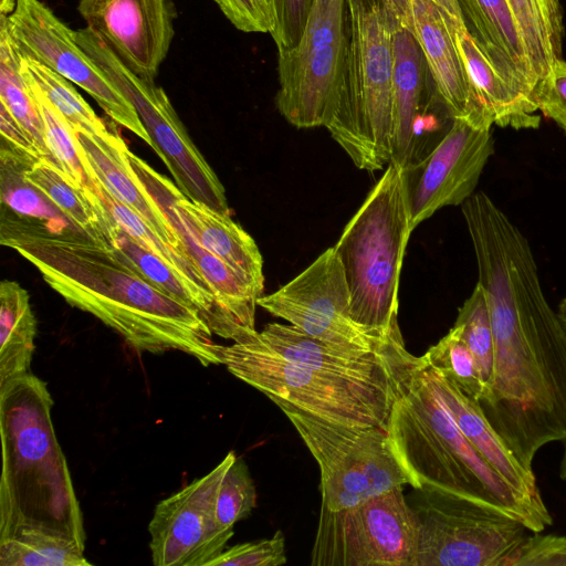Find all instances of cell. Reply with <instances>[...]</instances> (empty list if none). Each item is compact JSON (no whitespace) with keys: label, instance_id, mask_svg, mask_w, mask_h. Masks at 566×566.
Wrapping results in <instances>:
<instances>
[{"label":"cell","instance_id":"cell-48","mask_svg":"<svg viewBox=\"0 0 566 566\" xmlns=\"http://www.w3.org/2000/svg\"><path fill=\"white\" fill-rule=\"evenodd\" d=\"M18 0H0V14L9 15L15 9Z\"/></svg>","mask_w":566,"mask_h":566},{"label":"cell","instance_id":"cell-34","mask_svg":"<svg viewBox=\"0 0 566 566\" xmlns=\"http://www.w3.org/2000/svg\"><path fill=\"white\" fill-rule=\"evenodd\" d=\"M20 65L21 72L42 91L73 130L103 138L117 134L107 128L69 80L22 54Z\"/></svg>","mask_w":566,"mask_h":566},{"label":"cell","instance_id":"cell-25","mask_svg":"<svg viewBox=\"0 0 566 566\" xmlns=\"http://www.w3.org/2000/svg\"><path fill=\"white\" fill-rule=\"evenodd\" d=\"M175 207L196 242L227 263L262 296L263 258L253 238L230 214L188 199L180 189Z\"/></svg>","mask_w":566,"mask_h":566},{"label":"cell","instance_id":"cell-1","mask_svg":"<svg viewBox=\"0 0 566 566\" xmlns=\"http://www.w3.org/2000/svg\"><path fill=\"white\" fill-rule=\"evenodd\" d=\"M494 339L493 374L480 407L527 469L566 439V331L543 292L531 244L488 195L461 208Z\"/></svg>","mask_w":566,"mask_h":566},{"label":"cell","instance_id":"cell-7","mask_svg":"<svg viewBox=\"0 0 566 566\" xmlns=\"http://www.w3.org/2000/svg\"><path fill=\"white\" fill-rule=\"evenodd\" d=\"M212 352L238 379L327 421L387 429L400 389L319 373L292 363L259 336L256 329L231 345H212ZM406 384V382H405Z\"/></svg>","mask_w":566,"mask_h":566},{"label":"cell","instance_id":"cell-3","mask_svg":"<svg viewBox=\"0 0 566 566\" xmlns=\"http://www.w3.org/2000/svg\"><path fill=\"white\" fill-rule=\"evenodd\" d=\"M52 407L45 382L30 373L0 387V541L40 530L85 547L80 502L56 440Z\"/></svg>","mask_w":566,"mask_h":566},{"label":"cell","instance_id":"cell-28","mask_svg":"<svg viewBox=\"0 0 566 566\" xmlns=\"http://www.w3.org/2000/svg\"><path fill=\"white\" fill-rule=\"evenodd\" d=\"M36 321L30 297L18 282L0 283V387L29 373Z\"/></svg>","mask_w":566,"mask_h":566},{"label":"cell","instance_id":"cell-42","mask_svg":"<svg viewBox=\"0 0 566 566\" xmlns=\"http://www.w3.org/2000/svg\"><path fill=\"white\" fill-rule=\"evenodd\" d=\"M234 28L270 33L275 28V0H213Z\"/></svg>","mask_w":566,"mask_h":566},{"label":"cell","instance_id":"cell-44","mask_svg":"<svg viewBox=\"0 0 566 566\" xmlns=\"http://www.w3.org/2000/svg\"><path fill=\"white\" fill-rule=\"evenodd\" d=\"M313 0H275V28L271 35L277 51L294 46L301 39Z\"/></svg>","mask_w":566,"mask_h":566},{"label":"cell","instance_id":"cell-46","mask_svg":"<svg viewBox=\"0 0 566 566\" xmlns=\"http://www.w3.org/2000/svg\"><path fill=\"white\" fill-rule=\"evenodd\" d=\"M394 24H402L413 31L410 0H380Z\"/></svg>","mask_w":566,"mask_h":566},{"label":"cell","instance_id":"cell-38","mask_svg":"<svg viewBox=\"0 0 566 566\" xmlns=\"http://www.w3.org/2000/svg\"><path fill=\"white\" fill-rule=\"evenodd\" d=\"M424 361L449 377L467 396L478 401L484 386L473 354L453 327L422 356Z\"/></svg>","mask_w":566,"mask_h":566},{"label":"cell","instance_id":"cell-23","mask_svg":"<svg viewBox=\"0 0 566 566\" xmlns=\"http://www.w3.org/2000/svg\"><path fill=\"white\" fill-rule=\"evenodd\" d=\"M458 1L469 33L495 70L515 90L536 102L538 81L506 0Z\"/></svg>","mask_w":566,"mask_h":566},{"label":"cell","instance_id":"cell-26","mask_svg":"<svg viewBox=\"0 0 566 566\" xmlns=\"http://www.w3.org/2000/svg\"><path fill=\"white\" fill-rule=\"evenodd\" d=\"M96 200L102 216L105 239L116 254L161 292L196 307L212 333L223 338L222 317L214 297L200 290L158 255L137 243L109 217L97 196Z\"/></svg>","mask_w":566,"mask_h":566},{"label":"cell","instance_id":"cell-32","mask_svg":"<svg viewBox=\"0 0 566 566\" xmlns=\"http://www.w3.org/2000/svg\"><path fill=\"white\" fill-rule=\"evenodd\" d=\"M25 177L77 230L95 238L105 237L101 211L93 197L73 185L57 168L39 159L27 169Z\"/></svg>","mask_w":566,"mask_h":566},{"label":"cell","instance_id":"cell-30","mask_svg":"<svg viewBox=\"0 0 566 566\" xmlns=\"http://www.w3.org/2000/svg\"><path fill=\"white\" fill-rule=\"evenodd\" d=\"M36 160L39 159L14 150L1 139V205L21 217L41 221L53 228L74 227L64 214L27 179V169Z\"/></svg>","mask_w":566,"mask_h":566},{"label":"cell","instance_id":"cell-11","mask_svg":"<svg viewBox=\"0 0 566 566\" xmlns=\"http://www.w3.org/2000/svg\"><path fill=\"white\" fill-rule=\"evenodd\" d=\"M346 46L345 0H313L298 42L277 51L275 104L291 125L325 126L339 92Z\"/></svg>","mask_w":566,"mask_h":566},{"label":"cell","instance_id":"cell-45","mask_svg":"<svg viewBox=\"0 0 566 566\" xmlns=\"http://www.w3.org/2000/svg\"><path fill=\"white\" fill-rule=\"evenodd\" d=\"M1 139L17 151L44 159L32 136L19 124L8 108L0 103Z\"/></svg>","mask_w":566,"mask_h":566},{"label":"cell","instance_id":"cell-13","mask_svg":"<svg viewBox=\"0 0 566 566\" xmlns=\"http://www.w3.org/2000/svg\"><path fill=\"white\" fill-rule=\"evenodd\" d=\"M256 304L310 336L338 346L382 350L403 342L400 332L384 338L353 319L344 270L333 247L287 284L260 296Z\"/></svg>","mask_w":566,"mask_h":566},{"label":"cell","instance_id":"cell-16","mask_svg":"<svg viewBox=\"0 0 566 566\" xmlns=\"http://www.w3.org/2000/svg\"><path fill=\"white\" fill-rule=\"evenodd\" d=\"M493 154L491 128L452 119L450 129L430 154L405 169L412 230L441 208L468 200Z\"/></svg>","mask_w":566,"mask_h":566},{"label":"cell","instance_id":"cell-27","mask_svg":"<svg viewBox=\"0 0 566 566\" xmlns=\"http://www.w3.org/2000/svg\"><path fill=\"white\" fill-rule=\"evenodd\" d=\"M449 24V23H448ZM469 77L492 115L494 125L513 129H536L541 124L536 102L528 98L495 70L467 27L449 24Z\"/></svg>","mask_w":566,"mask_h":566},{"label":"cell","instance_id":"cell-49","mask_svg":"<svg viewBox=\"0 0 566 566\" xmlns=\"http://www.w3.org/2000/svg\"><path fill=\"white\" fill-rule=\"evenodd\" d=\"M557 315L566 331V297H564L557 306Z\"/></svg>","mask_w":566,"mask_h":566},{"label":"cell","instance_id":"cell-31","mask_svg":"<svg viewBox=\"0 0 566 566\" xmlns=\"http://www.w3.org/2000/svg\"><path fill=\"white\" fill-rule=\"evenodd\" d=\"M20 62L21 54L10 36L6 17L0 14V103L32 136L44 160L57 168L46 147L42 117Z\"/></svg>","mask_w":566,"mask_h":566},{"label":"cell","instance_id":"cell-37","mask_svg":"<svg viewBox=\"0 0 566 566\" xmlns=\"http://www.w3.org/2000/svg\"><path fill=\"white\" fill-rule=\"evenodd\" d=\"M454 325L460 327L461 337L474 356L484 395L492 380L494 339L488 304L478 283L459 308Z\"/></svg>","mask_w":566,"mask_h":566},{"label":"cell","instance_id":"cell-47","mask_svg":"<svg viewBox=\"0 0 566 566\" xmlns=\"http://www.w3.org/2000/svg\"><path fill=\"white\" fill-rule=\"evenodd\" d=\"M444 14L452 28L465 27L458 0H430Z\"/></svg>","mask_w":566,"mask_h":566},{"label":"cell","instance_id":"cell-14","mask_svg":"<svg viewBox=\"0 0 566 566\" xmlns=\"http://www.w3.org/2000/svg\"><path fill=\"white\" fill-rule=\"evenodd\" d=\"M8 31L19 52L48 66L88 93L117 124L151 146L135 107L90 55L75 31L40 0H18L6 15Z\"/></svg>","mask_w":566,"mask_h":566},{"label":"cell","instance_id":"cell-39","mask_svg":"<svg viewBox=\"0 0 566 566\" xmlns=\"http://www.w3.org/2000/svg\"><path fill=\"white\" fill-rule=\"evenodd\" d=\"M256 504V491L247 464L238 457L228 469L217 496V518L224 527L248 517Z\"/></svg>","mask_w":566,"mask_h":566},{"label":"cell","instance_id":"cell-15","mask_svg":"<svg viewBox=\"0 0 566 566\" xmlns=\"http://www.w3.org/2000/svg\"><path fill=\"white\" fill-rule=\"evenodd\" d=\"M235 458L230 451L209 473L156 505L148 525L154 565L208 566L226 549L234 531L219 523L217 496Z\"/></svg>","mask_w":566,"mask_h":566},{"label":"cell","instance_id":"cell-22","mask_svg":"<svg viewBox=\"0 0 566 566\" xmlns=\"http://www.w3.org/2000/svg\"><path fill=\"white\" fill-rule=\"evenodd\" d=\"M73 132L90 177L93 175L114 198L136 212L159 238L182 253L180 241L164 212L132 170L126 158L128 147L120 135L103 138L84 132Z\"/></svg>","mask_w":566,"mask_h":566},{"label":"cell","instance_id":"cell-21","mask_svg":"<svg viewBox=\"0 0 566 566\" xmlns=\"http://www.w3.org/2000/svg\"><path fill=\"white\" fill-rule=\"evenodd\" d=\"M422 370L460 431L490 467L534 504L546 507L533 470L514 457L485 418L480 403L440 370L428 365L423 357Z\"/></svg>","mask_w":566,"mask_h":566},{"label":"cell","instance_id":"cell-41","mask_svg":"<svg viewBox=\"0 0 566 566\" xmlns=\"http://www.w3.org/2000/svg\"><path fill=\"white\" fill-rule=\"evenodd\" d=\"M499 566H566V535L526 536Z\"/></svg>","mask_w":566,"mask_h":566},{"label":"cell","instance_id":"cell-36","mask_svg":"<svg viewBox=\"0 0 566 566\" xmlns=\"http://www.w3.org/2000/svg\"><path fill=\"white\" fill-rule=\"evenodd\" d=\"M22 75L39 107L45 144L57 169L77 188H91L93 180L82 163L73 129L42 91L23 73Z\"/></svg>","mask_w":566,"mask_h":566},{"label":"cell","instance_id":"cell-17","mask_svg":"<svg viewBox=\"0 0 566 566\" xmlns=\"http://www.w3.org/2000/svg\"><path fill=\"white\" fill-rule=\"evenodd\" d=\"M77 11L132 72L155 81L175 35L172 0H78Z\"/></svg>","mask_w":566,"mask_h":566},{"label":"cell","instance_id":"cell-6","mask_svg":"<svg viewBox=\"0 0 566 566\" xmlns=\"http://www.w3.org/2000/svg\"><path fill=\"white\" fill-rule=\"evenodd\" d=\"M411 232L405 169L389 164L333 247L353 319L384 338L400 332L398 285Z\"/></svg>","mask_w":566,"mask_h":566},{"label":"cell","instance_id":"cell-29","mask_svg":"<svg viewBox=\"0 0 566 566\" xmlns=\"http://www.w3.org/2000/svg\"><path fill=\"white\" fill-rule=\"evenodd\" d=\"M538 83L562 59L564 35L559 0H506Z\"/></svg>","mask_w":566,"mask_h":566},{"label":"cell","instance_id":"cell-2","mask_svg":"<svg viewBox=\"0 0 566 566\" xmlns=\"http://www.w3.org/2000/svg\"><path fill=\"white\" fill-rule=\"evenodd\" d=\"M0 243L30 262L71 306L98 318L134 349L180 350L203 366L219 365L201 313L154 286L105 237L53 228L2 206Z\"/></svg>","mask_w":566,"mask_h":566},{"label":"cell","instance_id":"cell-33","mask_svg":"<svg viewBox=\"0 0 566 566\" xmlns=\"http://www.w3.org/2000/svg\"><path fill=\"white\" fill-rule=\"evenodd\" d=\"M73 538L46 531L24 530L0 541L1 566H90Z\"/></svg>","mask_w":566,"mask_h":566},{"label":"cell","instance_id":"cell-18","mask_svg":"<svg viewBox=\"0 0 566 566\" xmlns=\"http://www.w3.org/2000/svg\"><path fill=\"white\" fill-rule=\"evenodd\" d=\"M260 338L285 359L319 373L400 389L421 357L411 355L403 342L382 350H366L319 340L294 325L271 323Z\"/></svg>","mask_w":566,"mask_h":566},{"label":"cell","instance_id":"cell-4","mask_svg":"<svg viewBox=\"0 0 566 566\" xmlns=\"http://www.w3.org/2000/svg\"><path fill=\"white\" fill-rule=\"evenodd\" d=\"M387 433L413 489L465 497L541 533L553 524L547 507L512 488L460 431L422 370V357L395 400Z\"/></svg>","mask_w":566,"mask_h":566},{"label":"cell","instance_id":"cell-20","mask_svg":"<svg viewBox=\"0 0 566 566\" xmlns=\"http://www.w3.org/2000/svg\"><path fill=\"white\" fill-rule=\"evenodd\" d=\"M412 28L437 94L452 119L491 128V113L475 91L448 21L430 0H410Z\"/></svg>","mask_w":566,"mask_h":566},{"label":"cell","instance_id":"cell-43","mask_svg":"<svg viewBox=\"0 0 566 566\" xmlns=\"http://www.w3.org/2000/svg\"><path fill=\"white\" fill-rule=\"evenodd\" d=\"M535 98L538 111L566 135V62L557 60L538 83Z\"/></svg>","mask_w":566,"mask_h":566},{"label":"cell","instance_id":"cell-9","mask_svg":"<svg viewBox=\"0 0 566 566\" xmlns=\"http://www.w3.org/2000/svg\"><path fill=\"white\" fill-rule=\"evenodd\" d=\"M80 46L135 107L151 147L190 200L230 214L224 187L190 139L165 91L132 72L90 28L75 31Z\"/></svg>","mask_w":566,"mask_h":566},{"label":"cell","instance_id":"cell-24","mask_svg":"<svg viewBox=\"0 0 566 566\" xmlns=\"http://www.w3.org/2000/svg\"><path fill=\"white\" fill-rule=\"evenodd\" d=\"M426 60L413 31L392 28V138L390 164L406 169L415 163Z\"/></svg>","mask_w":566,"mask_h":566},{"label":"cell","instance_id":"cell-5","mask_svg":"<svg viewBox=\"0 0 566 566\" xmlns=\"http://www.w3.org/2000/svg\"><path fill=\"white\" fill-rule=\"evenodd\" d=\"M347 46L335 106L325 124L363 170L391 160L392 28L380 0H345Z\"/></svg>","mask_w":566,"mask_h":566},{"label":"cell","instance_id":"cell-35","mask_svg":"<svg viewBox=\"0 0 566 566\" xmlns=\"http://www.w3.org/2000/svg\"><path fill=\"white\" fill-rule=\"evenodd\" d=\"M92 179L93 186L91 189L96 193L99 202L109 217L123 230H125L137 243L158 255L176 271L196 284L200 290L210 294L216 300L211 287L187 255L159 238L136 212L114 198L93 175Z\"/></svg>","mask_w":566,"mask_h":566},{"label":"cell","instance_id":"cell-8","mask_svg":"<svg viewBox=\"0 0 566 566\" xmlns=\"http://www.w3.org/2000/svg\"><path fill=\"white\" fill-rule=\"evenodd\" d=\"M287 417L318 464L322 505L339 511L409 484L387 430L346 426L308 413L281 399H271Z\"/></svg>","mask_w":566,"mask_h":566},{"label":"cell","instance_id":"cell-50","mask_svg":"<svg viewBox=\"0 0 566 566\" xmlns=\"http://www.w3.org/2000/svg\"><path fill=\"white\" fill-rule=\"evenodd\" d=\"M562 442L564 446V452L559 465V478L566 482V439H564Z\"/></svg>","mask_w":566,"mask_h":566},{"label":"cell","instance_id":"cell-19","mask_svg":"<svg viewBox=\"0 0 566 566\" xmlns=\"http://www.w3.org/2000/svg\"><path fill=\"white\" fill-rule=\"evenodd\" d=\"M126 158L134 174L167 218L180 241L182 253L192 261L211 287L222 316L224 338L237 342L255 331L254 314L260 296L227 263L203 249L192 238L175 207L179 192L177 185L129 149L126 151Z\"/></svg>","mask_w":566,"mask_h":566},{"label":"cell","instance_id":"cell-12","mask_svg":"<svg viewBox=\"0 0 566 566\" xmlns=\"http://www.w3.org/2000/svg\"><path fill=\"white\" fill-rule=\"evenodd\" d=\"M398 486L357 505L321 504L312 566H413L417 520Z\"/></svg>","mask_w":566,"mask_h":566},{"label":"cell","instance_id":"cell-40","mask_svg":"<svg viewBox=\"0 0 566 566\" xmlns=\"http://www.w3.org/2000/svg\"><path fill=\"white\" fill-rule=\"evenodd\" d=\"M286 562L285 537L279 530L270 538L226 547L208 566H280Z\"/></svg>","mask_w":566,"mask_h":566},{"label":"cell","instance_id":"cell-10","mask_svg":"<svg viewBox=\"0 0 566 566\" xmlns=\"http://www.w3.org/2000/svg\"><path fill=\"white\" fill-rule=\"evenodd\" d=\"M413 566H499L527 536L522 522L439 489H413Z\"/></svg>","mask_w":566,"mask_h":566}]
</instances>
